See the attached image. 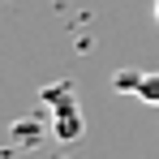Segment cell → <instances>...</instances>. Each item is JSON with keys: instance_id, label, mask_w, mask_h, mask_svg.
I'll use <instances>...</instances> for the list:
<instances>
[{"instance_id": "cell-4", "label": "cell", "mask_w": 159, "mask_h": 159, "mask_svg": "<svg viewBox=\"0 0 159 159\" xmlns=\"http://www.w3.org/2000/svg\"><path fill=\"white\" fill-rule=\"evenodd\" d=\"M26 120H30V116H26ZM26 120H17V125H13V129H17V142H39V129L26 125Z\"/></svg>"}, {"instance_id": "cell-1", "label": "cell", "mask_w": 159, "mask_h": 159, "mask_svg": "<svg viewBox=\"0 0 159 159\" xmlns=\"http://www.w3.org/2000/svg\"><path fill=\"white\" fill-rule=\"evenodd\" d=\"M43 103H48V129L60 138V142H78L82 133H86V120H82V107L73 99V86L69 82H52V86H43Z\"/></svg>"}, {"instance_id": "cell-6", "label": "cell", "mask_w": 159, "mask_h": 159, "mask_svg": "<svg viewBox=\"0 0 159 159\" xmlns=\"http://www.w3.org/2000/svg\"><path fill=\"white\" fill-rule=\"evenodd\" d=\"M52 159H73V155H52Z\"/></svg>"}, {"instance_id": "cell-2", "label": "cell", "mask_w": 159, "mask_h": 159, "mask_svg": "<svg viewBox=\"0 0 159 159\" xmlns=\"http://www.w3.org/2000/svg\"><path fill=\"white\" fill-rule=\"evenodd\" d=\"M142 78H146V73H138V69H116V73H112V90H116V95H138Z\"/></svg>"}, {"instance_id": "cell-5", "label": "cell", "mask_w": 159, "mask_h": 159, "mask_svg": "<svg viewBox=\"0 0 159 159\" xmlns=\"http://www.w3.org/2000/svg\"><path fill=\"white\" fill-rule=\"evenodd\" d=\"M151 13H155V22H159V0H155V4H151Z\"/></svg>"}, {"instance_id": "cell-3", "label": "cell", "mask_w": 159, "mask_h": 159, "mask_svg": "<svg viewBox=\"0 0 159 159\" xmlns=\"http://www.w3.org/2000/svg\"><path fill=\"white\" fill-rule=\"evenodd\" d=\"M138 99H142V103H159V73H146V78H142Z\"/></svg>"}]
</instances>
